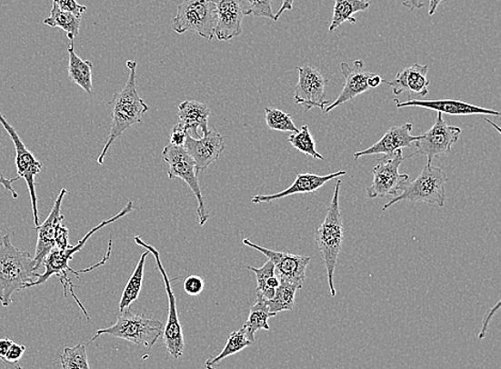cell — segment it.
I'll return each instance as SVG.
<instances>
[{"instance_id": "cell-1", "label": "cell", "mask_w": 501, "mask_h": 369, "mask_svg": "<svg viewBox=\"0 0 501 369\" xmlns=\"http://www.w3.org/2000/svg\"><path fill=\"white\" fill-rule=\"evenodd\" d=\"M133 202H128L126 206L122 209L119 214H115V216L111 219L103 221V223H101L99 225L94 227V229L91 230L88 234H85V235L81 239V241L77 243L76 245H70L69 248H66L65 250L54 248L50 252V254L46 256L45 262H43V266L45 267V272L40 274L38 276V279L33 282L32 284H29L28 288L45 284L46 281L51 279V276L56 275L61 284H63L65 297H68L66 296V294H68L69 287L72 297L75 298L77 305L81 307V310L83 311L85 319H87V321H90L87 311H85L81 301H79V299L76 297V294L75 293V285L73 284L72 281L70 280L69 274L76 275V278L79 279V274L89 273L91 272V270L103 266L104 264H105L109 260V257H111L112 250H107L106 256H104L103 260L100 263H97L95 264V265L91 266L87 269L79 270V272H76V270H73L69 266V262L72 260L73 256L77 254L78 251H81L84 248L85 243L89 241V238L93 236L95 233L100 231L104 226L114 224L119 219L125 218L127 214H130L133 211Z\"/></svg>"}, {"instance_id": "cell-2", "label": "cell", "mask_w": 501, "mask_h": 369, "mask_svg": "<svg viewBox=\"0 0 501 369\" xmlns=\"http://www.w3.org/2000/svg\"><path fill=\"white\" fill-rule=\"evenodd\" d=\"M40 274L28 251L18 249L9 234L0 236V303L10 306L15 293L28 288Z\"/></svg>"}, {"instance_id": "cell-3", "label": "cell", "mask_w": 501, "mask_h": 369, "mask_svg": "<svg viewBox=\"0 0 501 369\" xmlns=\"http://www.w3.org/2000/svg\"><path fill=\"white\" fill-rule=\"evenodd\" d=\"M127 69L130 70L125 87L120 92H115L113 100L109 102L111 105L113 116L112 127L105 141V145L97 163L102 165L105 159L109 149L127 128L134 125L142 122L143 115L148 112L149 106L145 103L142 97L138 95L136 83V67L135 61L128 60L126 63Z\"/></svg>"}, {"instance_id": "cell-4", "label": "cell", "mask_w": 501, "mask_h": 369, "mask_svg": "<svg viewBox=\"0 0 501 369\" xmlns=\"http://www.w3.org/2000/svg\"><path fill=\"white\" fill-rule=\"evenodd\" d=\"M341 181L336 182L331 204L327 208L326 218L316 231V242L319 247L326 266L329 291L332 297H336L334 274L337 267L338 257L344 244V220H342L339 193Z\"/></svg>"}, {"instance_id": "cell-5", "label": "cell", "mask_w": 501, "mask_h": 369, "mask_svg": "<svg viewBox=\"0 0 501 369\" xmlns=\"http://www.w3.org/2000/svg\"><path fill=\"white\" fill-rule=\"evenodd\" d=\"M164 324L126 309L121 312L117 322L109 328L97 330L91 341L101 335L121 338L137 346L152 348L163 335Z\"/></svg>"}, {"instance_id": "cell-6", "label": "cell", "mask_w": 501, "mask_h": 369, "mask_svg": "<svg viewBox=\"0 0 501 369\" xmlns=\"http://www.w3.org/2000/svg\"><path fill=\"white\" fill-rule=\"evenodd\" d=\"M217 11L215 0H183L173 20L174 32H193L211 42L215 38Z\"/></svg>"}, {"instance_id": "cell-7", "label": "cell", "mask_w": 501, "mask_h": 369, "mask_svg": "<svg viewBox=\"0 0 501 369\" xmlns=\"http://www.w3.org/2000/svg\"><path fill=\"white\" fill-rule=\"evenodd\" d=\"M448 176L439 167L426 164L416 180L408 183L405 190L383 206V211L399 202H424L427 204L443 207L446 201V184Z\"/></svg>"}, {"instance_id": "cell-8", "label": "cell", "mask_w": 501, "mask_h": 369, "mask_svg": "<svg viewBox=\"0 0 501 369\" xmlns=\"http://www.w3.org/2000/svg\"><path fill=\"white\" fill-rule=\"evenodd\" d=\"M162 157L165 163L168 165V178L178 177L185 182L191 188L198 201V219L199 225L204 226L210 218V214L205 204L203 193H201L198 182V172L195 170L194 159L186 152L185 146H175L168 145L164 147Z\"/></svg>"}, {"instance_id": "cell-9", "label": "cell", "mask_w": 501, "mask_h": 369, "mask_svg": "<svg viewBox=\"0 0 501 369\" xmlns=\"http://www.w3.org/2000/svg\"><path fill=\"white\" fill-rule=\"evenodd\" d=\"M403 161H405V157H403L401 150L396 151L390 155H385L372 171L374 182L366 189V195L370 199L398 196L409 183L408 175L399 174Z\"/></svg>"}, {"instance_id": "cell-10", "label": "cell", "mask_w": 501, "mask_h": 369, "mask_svg": "<svg viewBox=\"0 0 501 369\" xmlns=\"http://www.w3.org/2000/svg\"><path fill=\"white\" fill-rule=\"evenodd\" d=\"M134 241L140 245V247L145 248L146 251H149L152 255L155 256L156 265L158 270L163 276L165 288L168 294V303H169V312L167 324L165 325V330H163V342L165 346L167 348V352L173 356L174 359H179L185 354V336H183V331L179 321L178 310H176L175 296L171 287V281L168 278V274L165 272L163 266L160 254L154 247V245L145 244L142 238L138 235L134 238Z\"/></svg>"}, {"instance_id": "cell-11", "label": "cell", "mask_w": 501, "mask_h": 369, "mask_svg": "<svg viewBox=\"0 0 501 369\" xmlns=\"http://www.w3.org/2000/svg\"><path fill=\"white\" fill-rule=\"evenodd\" d=\"M462 129L448 125L443 118V114L437 113L436 123L417 141H415L413 156H426L427 164L433 159L448 154L452 146L460 139Z\"/></svg>"}, {"instance_id": "cell-12", "label": "cell", "mask_w": 501, "mask_h": 369, "mask_svg": "<svg viewBox=\"0 0 501 369\" xmlns=\"http://www.w3.org/2000/svg\"><path fill=\"white\" fill-rule=\"evenodd\" d=\"M0 123H2L12 143L15 145L17 176L24 178L27 184L30 200H32L35 227L39 226L38 200H36L35 194V184H38L35 183V177L40 174L42 164L34 156V154L27 149L20 135L17 134L15 127L10 125L3 114H0Z\"/></svg>"}, {"instance_id": "cell-13", "label": "cell", "mask_w": 501, "mask_h": 369, "mask_svg": "<svg viewBox=\"0 0 501 369\" xmlns=\"http://www.w3.org/2000/svg\"><path fill=\"white\" fill-rule=\"evenodd\" d=\"M243 244L265 254L275 266V273L280 281L291 283L298 289L303 288L306 279V270L309 265L310 257L278 252L256 244L249 239H243Z\"/></svg>"}, {"instance_id": "cell-14", "label": "cell", "mask_w": 501, "mask_h": 369, "mask_svg": "<svg viewBox=\"0 0 501 369\" xmlns=\"http://www.w3.org/2000/svg\"><path fill=\"white\" fill-rule=\"evenodd\" d=\"M297 71L299 76L296 87V103L302 105L306 112L314 108H320L324 112L328 103L326 98V78L310 65L298 66Z\"/></svg>"}, {"instance_id": "cell-15", "label": "cell", "mask_w": 501, "mask_h": 369, "mask_svg": "<svg viewBox=\"0 0 501 369\" xmlns=\"http://www.w3.org/2000/svg\"><path fill=\"white\" fill-rule=\"evenodd\" d=\"M185 149L194 159L195 170L199 174L200 171L209 168L222 155L225 149V139L215 131H209L199 139L187 135Z\"/></svg>"}, {"instance_id": "cell-16", "label": "cell", "mask_w": 501, "mask_h": 369, "mask_svg": "<svg viewBox=\"0 0 501 369\" xmlns=\"http://www.w3.org/2000/svg\"><path fill=\"white\" fill-rule=\"evenodd\" d=\"M341 72L346 79L344 90H342L337 100L324 110L326 114L331 113L335 108H338L341 105L350 102L353 98L370 90L368 81L374 73L365 70L363 60H356L352 65L342 63Z\"/></svg>"}, {"instance_id": "cell-17", "label": "cell", "mask_w": 501, "mask_h": 369, "mask_svg": "<svg viewBox=\"0 0 501 369\" xmlns=\"http://www.w3.org/2000/svg\"><path fill=\"white\" fill-rule=\"evenodd\" d=\"M427 70H429V66L415 64L405 67L396 74L394 81H386V84L393 89L394 95H400L406 92L408 96L407 101L416 100V98L425 97L429 94L427 87H429L430 82L426 76Z\"/></svg>"}, {"instance_id": "cell-18", "label": "cell", "mask_w": 501, "mask_h": 369, "mask_svg": "<svg viewBox=\"0 0 501 369\" xmlns=\"http://www.w3.org/2000/svg\"><path fill=\"white\" fill-rule=\"evenodd\" d=\"M66 194H68V190L65 188L60 190L57 199L54 203L52 212L48 214L45 224L35 227V230L38 232V242H36L35 254L34 256L36 270L41 268L43 262L50 254V252L54 248H56L55 234H56L58 224L65 219L63 214H60V209Z\"/></svg>"}, {"instance_id": "cell-19", "label": "cell", "mask_w": 501, "mask_h": 369, "mask_svg": "<svg viewBox=\"0 0 501 369\" xmlns=\"http://www.w3.org/2000/svg\"><path fill=\"white\" fill-rule=\"evenodd\" d=\"M413 125L412 123H406V125L393 126L385 133L384 136L377 141L374 145L368 147L364 151H358L354 153V158L358 161L359 158L370 155H378V154H385V155H390V154L396 151L403 149V147L411 146L417 141L419 136H413Z\"/></svg>"}, {"instance_id": "cell-20", "label": "cell", "mask_w": 501, "mask_h": 369, "mask_svg": "<svg viewBox=\"0 0 501 369\" xmlns=\"http://www.w3.org/2000/svg\"><path fill=\"white\" fill-rule=\"evenodd\" d=\"M395 103L396 108L419 107L451 115H496L497 118L501 115L500 113L495 112V110L475 106V105L456 100H413L403 103L395 100Z\"/></svg>"}, {"instance_id": "cell-21", "label": "cell", "mask_w": 501, "mask_h": 369, "mask_svg": "<svg viewBox=\"0 0 501 369\" xmlns=\"http://www.w3.org/2000/svg\"><path fill=\"white\" fill-rule=\"evenodd\" d=\"M346 175V171H338L335 172V174L323 176L311 174H299L296 175V181L293 182L291 186L284 190V192L267 195H256L252 199V202L255 203V204H259V203L262 202H273L275 200L286 198V196H290L293 194H315L326 183Z\"/></svg>"}, {"instance_id": "cell-22", "label": "cell", "mask_w": 501, "mask_h": 369, "mask_svg": "<svg viewBox=\"0 0 501 369\" xmlns=\"http://www.w3.org/2000/svg\"><path fill=\"white\" fill-rule=\"evenodd\" d=\"M217 26L215 36L218 41H230L243 33L244 15L237 0H215Z\"/></svg>"}, {"instance_id": "cell-23", "label": "cell", "mask_w": 501, "mask_h": 369, "mask_svg": "<svg viewBox=\"0 0 501 369\" xmlns=\"http://www.w3.org/2000/svg\"><path fill=\"white\" fill-rule=\"evenodd\" d=\"M211 115V109L206 104L197 101H185L179 105V119L180 125L185 128V131H193L194 134H198L200 129L201 135L209 132L207 128V121Z\"/></svg>"}, {"instance_id": "cell-24", "label": "cell", "mask_w": 501, "mask_h": 369, "mask_svg": "<svg viewBox=\"0 0 501 369\" xmlns=\"http://www.w3.org/2000/svg\"><path fill=\"white\" fill-rule=\"evenodd\" d=\"M69 78L88 95H93V67L89 60L77 56L75 45L71 43L69 48Z\"/></svg>"}, {"instance_id": "cell-25", "label": "cell", "mask_w": 501, "mask_h": 369, "mask_svg": "<svg viewBox=\"0 0 501 369\" xmlns=\"http://www.w3.org/2000/svg\"><path fill=\"white\" fill-rule=\"evenodd\" d=\"M276 316V314L271 313L265 299L256 297V301L250 307L249 315L242 330L245 334L247 340L254 344L256 342V334L259 330L270 331L268 319Z\"/></svg>"}, {"instance_id": "cell-26", "label": "cell", "mask_w": 501, "mask_h": 369, "mask_svg": "<svg viewBox=\"0 0 501 369\" xmlns=\"http://www.w3.org/2000/svg\"><path fill=\"white\" fill-rule=\"evenodd\" d=\"M370 3L366 0H335L334 15L331 25H329V32L333 33L336 29L342 26V24L350 22L356 24L357 22L354 15L358 12L368 10Z\"/></svg>"}, {"instance_id": "cell-27", "label": "cell", "mask_w": 501, "mask_h": 369, "mask_svg": "<svg viewBox=\"0 0 501 369\" xmlns=\"http://www.w3.org/2000/svg\"><path fill=\"white\" fill-rule=\"evenodd\" d=\"M81 23V17H77L75 15L69 14V12L59 9L58 5L55 3H53L52 5L51 15L43 22L46 26L63 29L71 42L79 35Z\"/></svg>"}, {"instance_id": "cell-28", "label": "cell", "mask_w": 501, "mask_h": 369, "mask_svg": "<svg viewBox=\"0 0 501 369\" xmlns=\"http://www.w3.org/2000/svg\"><path fill=\"white\" fill-rule=\"evenodd\" d=\"M149 254V251L144 252L143 255L140 256V260L135 270H134L130 280L126 283L119 304L120 313L128 309L134 301L138 299L139 294L142 292L143 287L145 258Z\"/></svg>"}, {"instance_id": "cell-29", "label": "cell", "mask_w": 501, "mask_h": 369, "mask_svg": "<svg viewBox=\"0 0 501 369\" xmlns=\"http://www.w3.org/2000/svg\"><path fill=\"white\" fill-rule=\"evenodd\" d=\"M298 288L291 283L280 281V285L275 291L274 297L266 301L268 310L276 314L285 311H292L296 304V294Z\"/></svg>"}, {"instance_id": "cell-30", "label": "cell", "mask_w": 501, "mask_h": 369, "mask_svg": "<svg viewBox=\"0 0 501 369\" xmlns=\"http://www.w3.org/2000/svg\"><path fill=\"white\" fill-rule=\"evenodd\" d=\"M249 345H252L247 340L245 334L242 329L232 334L228 337L227 344L223 349V352L216 356H212L209 360L205 362L206 369H215V367L221 363L224 359L228 358L232 354L242 352V350L247 348Z\"/></svg>"}, {"instance_id": "cell-31", "label": "cell", "mask_w": 501, "mask_h": 369, "mask_svg": "<svg viewBox=\"0 0 501 369\" xmlns=\"http://www.w3.org/2000/svg\"><path fill=\"white\" fill-rule=\"evenodd\" d=\"M288 140L291 145L297 151L306 154V155L314 159H321L323 161L324 156L316 151V141L307 125H303L301 131L297 133H292Z\"/></svg>"}, {"instance_id": "cell-32", "label": "cell", "mask_w": 501, "mask_h": 369, "mask_svg": "<svg viewBox=\"0 0 501 369\" xmlns=\"http://www.w3.org/2000/svg\"><path fill=\"white\" fill-rule=\"evenodd\" d=\"M63 369H90L87 350L83 344L75 347H65L64 353L59 355Z\"/></svg>"}, {"instance_id": "cell-33", "label": "cell", "mask_w": 501, "mask_h": 369, "mask_svg": "<svg viewBox=\"0 0 501 369\" xmlns=\"http://www.w3.org/2000/svg\"><path fill=\"white\" fill-rule=\"evenodd\" d=\"M266 121L268 128L273 131L297 133L299 129L293 122L292 115L286 114L283 110L266 107Z\"/></svg>"}, {"instance_id": "cell-34", "label": "cell", "mask_w": 501, "mask_h": 369, "mask_svg": "<svg viewBox=\"0 0 501 369\" xmlns=\"http://www.w3.org/2000/svg\"><path fill=\"white\" fill-rule=\"evenodd\" d=\"M246 268L252 270L256 276V283H258V286H256V297H260L266 301L271 300L274 297L275 291L268 288L266 283L268 279L276 274V273H275L274 264L268 260L265 265L260 268L250 266Z\"/></svg>"}, {"instance_id": "cell-35", "label": "cell", "mask_w": 501, "mask_h": 369, "mask_svg": "<svg viewBox=\"0 0 501 369\" xmlns=\"http://www.w3.org/2000/svg\"><path fill=\"white\" fill-rule=\"evenodd\" d=\"M237 2L244 16L266 17L274 21L273 0H237Z\"/></svg>"}, {"instance_id": "cell-36", "label": "cell", "mask_w": 501, "mask_h": 369, "mask_svg": "<svg viewBox=\"0 0 501 369\" xmlns=\"http://www.w3.org/2000/svg\"><path fill=\"white\" fill-rule=\"evenodd\" d=\"M26 352V347L20 345V344L12 343L7 354L2 360L4 364L11 369H25L20 365V360Z\"/></svg>"}, {"instance_id": "cell-37", "label": "cell", "mask_w": 501, "mask_h": 369, "mask_svg": "<svg viewBox=\"0 0 501 369\" xmlns=\"http://www.w3.org/2000/svg\"><path fill=\"white\" fill-rule=\"evenodd\" d=\"M183 288L189 296H198L205 289V280L199 275H189L183 283Z\"/></svg>"}, {"instance_id": "cell-38", "label": "cell", "mask_w": 501, "mask_h": 369, "mask_svg": "<svg viewBox=\"0 0 501 369\" xmlns=\"http://www.w3.org/2000/svg\"><path fill=\"white\" fill-rule=\"evenodd\" d=\"M53 3L56 4L59 9L81 18L84 12L87 10L85 5H79L76 0H53Z\"/></svg>"}, {"instance_id": "cell-39", "label": "cell", "mask_w": 501, "mask_h": 369, "mask_svg": "<svg viewBox=\"0 0 501 369\" xmlns=\"http://www.w3.org/2000/svg\"><path fill=\"white\" fill-rule=\"evenodd\" d=\"M55 244H56V248L60 250H65L70 247L69 230L68 227L63 224V221H61L56 227V234H55Z\"/></svg>"}, {"instance_id": "cell-40", "label": "cell", "mask_w": 501, "mask_h": 369, "mask_svg": "<svg viewBox=\"0 0 501 369\" xmlns=\"http://www.w3.org/2000/svg\"><path fill=\"white\" fill-rule=\"evenodd\" d=\"M187 135L188 133L185 131V128L178 123V125L174 127L173 133H171L170 145L175 146H185Z\"/></svg>"}, {"instance_id": "cell-41", "label": "cell", "mask_w": 501, "mask_h": 369, "mask_svg": "<svg viewBox=\"0 0 501 369\" xmlns=\"http://www.w3.org/2000/svg\"><path fill=\"white\" fill-rule=\"evenodd\" d=\"M18 180H20V177H18V176H16L15 178H11V180H9V178L5 177L3 174H0V184H2V186L5 190H7V192H10L12 196H14L15 199L18 198V194L15 192L14 186H12V184H14V183L18 181Z\"/></svg>"}, {"instance_id": "cell-42", "label": "cell", "mask_w": 501, "mask_h": 369, "mask_svg": "<svg viewBox=\"0 0 501 369\" xmlns=\"http://www.w3.org/2000/svg\"><path fill=\"white\" fill-rule=\"evenodd\" d=\"M293 5H295V0H283V5H281L277 15H275L274 22H277L285 11H291L293 9Z\"/></svg>"}, {"instance_id": "cell-43", "label": "cell", "mask_w": 501, "mask_h": 369, "mask_svg": "<svg viewBox=\"0 0 501 369\" xmlns=\"http://www.w3.org/2000/svg\"><path fill=\"white\" fill-rule=\"evenodd\" d=\"M12 343H14V341L10 340V338H2V340H0V360H3L5 354H7Z\"/></svg>"}, {"instance_id": "cell-44", "label": "cell", "mask_w": 501, "mask_h": 369, "mask_svg": "<svg viewBox=\"0 0 501 369\" xmlns=\"http://www.w3.org/2000/svg\"><path fill=\"white\" fill-rule=\"evenodd\" d=\"M500 306V301L497 303L496 305H495L494 309H492L490 312H488L487 316L486 317L484 321V328H482L481 334L479 335L480 340L486 336V332L487 329V324L490 323L492 316L494 315L495 312H496L499 309Z\"/></svg>"}, {"instance_id": "cell-45", "label": "cell", "mask_w": 501, "mask_h": 369, "mask_svg": "<svg viewBox=\"0 0 501 369\" xmlns=\"http://www.w3.org/2000/svg\"><path fill=\"white\" fill-rule=\"evenodd\" d=\"M383 83H386L385 79H383L378 74H372V76L369 78L368 84L370 89L377 88L378 85H382Z\"/></svg>"}, {"instance_id": "cell-46", "label": "cell", "mask_w": 501, "mask_h": 369, "mask_svg": "<svg viewBox=\"0 0 501 369\" xmlns=\"http://www.w3.org/2000/svg\"><path fill=\"white\" fill-rule=\"evenodd\" d=\"M369 3V0H366ZM409 10H416L424 7V3L418 2V0H408L407 3H403Z\"/></svg>"}, {"instance_id": "cell-47", "label": "cell", "mask_w": 501, "mask_h": 369, "mask_svg": "<svg viewBox=\"0 0 501 369\" xmlns=\"http://www.w3.org/2000/svg\"><path fill=\"white\" fill-rule=\"evenodd\" d=\"M444 2V0H430L429 5V15L432 16L436 15V9L439 5H441Z\"/></svg>"}]
</instances>
